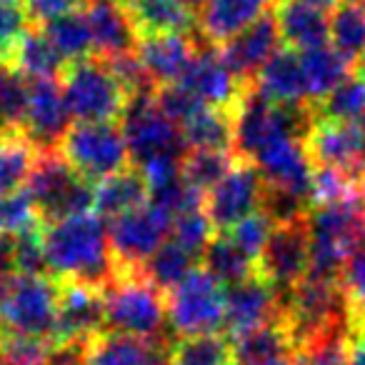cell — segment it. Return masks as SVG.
Wrapping results in <instances>:
<instances>
[{"instance_id": "cell-56", "label": "cell", "mask_w": 365, "mask_h": 365, "mask_svg": "<svg viewBox=\"0 0 365 365\" xmlns=\"http://www.w3.org/2000/svg\"><path fill=\"white\" fill-rule=\"evenodd\" d=\"M298 3H303V6H310V8H318V11H335V8L343 3V0H298Z\"/></svg>"}, {"instance_id": "cell-32", "label": "cell", "mask_w": 365, "mask_h": 365, "mask_svg": "<svg viewBox=\"0 0 365 365\" xmlns=\"http://www.w3.org/2000/svg\"><path fill=\"white\" fill-rule=\"evenodd\" d=\"M13 68L28 81H41V78H58L66 71V61L58 56L53 43L43 33V28L31 26V31L23 36L16 56H13Z\"/></svg>"}, {"instance_id": "cell-10", "label": "cell", "mask_w": 365, "mask_h": 365, "mask_svg": "<svg viewBox=\"0 0 365 365\" xmlns=\"http://www.w3.org/2000/svg\"><path fill=\"white\" fill-rule=\"evenodd\" d=\"M120 130L125 135L130 160L138 168L158 155H182L185 150L180 125L163 115L155 103V91L133 93L128 98L120 115Z\"/></svg>"}, {"instance_id": "cell-30", "label": "cell", "mask_w": 365, "mask_h": 365, "mask_svg": "<svg viewBox=\"0 0 365 365\" xmlns=\"http://www.w3.org/2000/svg\"><path fill=\"white\" fill-rule=\"evenodd\" d=\"M41 155V148L23 130H6L0 135V198L26 188Z\"/></svg>"}, {"instance_id": "cell-13", "label": "cell", "mask_w": 365, "mask_h": 365, "mask_svg": "<svg viewBox=\"0 0 365 365\" xmlns=\"http://www.w3.org/2000/svg\"><path fill=\"white\" fill-rule=\"evenodd\" d=\"M310 270V233L308 215L293 223L275 225L268 245L258 258V273L273 283L280 293L300 283Z\"/></svg>"}, {"instance_id": "cell-26", "label": "cell", "mask_w": 365, "mask_h": 365, "mask_svg": "<svg viewBox=\"0 0 365 365\" xmlns=\"http://www.w3.org/2000/svg\"><path fill=\"white\" fill-rule=\"evenodd\" d=\"M280 36L293 51H310V48L328 46L330 41V18L325 11L303 6L298 0H278L275 6Z\"/></svg>"}, {"instance_id": "cell-35", "label": "cell", "mask_w": 365, "mask_h": 365, "mask_svg": "<svg viewBox=\"0 0 365 365\" xmlns=\"http://www.w3.org/2000/svg\"><path fill=\"white\" fill-rule=\"evenodd\" d=\"M153 345L155 343L103 330L86 345V365H148Z\"/></svg>"}, {"instance_id": "cell-52", "label": "cell", "mask_w": 365, "mask_h": 365, "mask_svg": "<svg viewBox=\"0 0 365 365\" xmlns=\"http://www.w3.org/2000/svg\"><path fill=\"white\" fill-rule=\"evenodd\" d=\"M88 6V0H26V13L33 26H48L71 13H81Z\"/></svg>"}, {"instance_id": "cell-15", "label": "cell", "mask_w": 365, "mask_h": 365, "mask_svg": "<svg viewBox=\"0 0 365 365\" xmlns=\"http://www.w3.org/2000/svg\"><path fill=\"white\" fill-rule=\"evenodd\" d=\"M106 330V295L88 283H61L56 345H88Z\"/></svg>"}, {"instance_id": "cell-8", "label": "cell", "mask_w": 365, "mask_h": 365, "mask_svg": "<svg viewBox=\"0 0 365 365\" xmlns=\"http://www.w3.org/2000/svg\"><path fill=\"white\" fill-rule=\"evenodd\" d=\"M58 150L78 175L91 182L115 175L130 160L125 135L118 123H76L68 128Z\"/></svg>"}, {"instance_id": "cell-11", "label": "cell", "mask_w": 365, "mask_h": 365, "mask_svg": "<svg viewBox=\"0 0 365 365\" xmlns=\"http://www.w3.org/2000/svg\"><path fill=\"white\" fill-rule=\"evenodd\" d=\"M170 215L155 208L150 200L110 220L108 235H110L115 270H140L143 263L165 243V238L170 235Z\"/></svg>"}, {"instance_id": "cell-2", "label": "cell", "mask_w": 365, "mask_h": 365, "mask_svg": "<svg viewBox=\"0 0 365 365\" xmlns=\"http://www.w3.org/2000/svg\"><path fill=\"white\" fill-rule=\"evenodd\" d=\"M310 270L308 275L340 280L345 260L365 245V195L308 210Z\"/></svg>"}, {"instance_id": "cell-41", "label": "cell", "mask_w": 365, "mask_h": 365, "mask_svg": "<svg viewBox=\"0 0 365 365\" xmlns=\"http://www.w3.org/2000/svg\"><path fill=\"white\" fill-rule=\"evenodd\" d=\"M365 182L355 178L353 173H345L340 168L320 165L313 170V190H310V208L313 205L343 203V200L363 198Z\"/></svg>"}, {"instance_id": "cell-33", "label": "cell", "mask_w": 365, "mask_h": 365, "mask_svg": "<svg viewBox=\"0 0 365 365\" xmlns=\"http://www.w3.org/2000/svg\"><path fill=\"white\" fill-rule=\"evenodd\" d=\"M200 258H203V268L208 270L223 288L235 285V283H240V280L258 273L255 260L248 258L228 233H220V235L215 233V238L210 240L208 248L203 250Z\"/></svg>"}, {"instance_id": "cell-39", "label": "cell", "mask_w": 365, "mask_h": 365, "mask_svg": "<svg viewBox=\"0 0 365 365\" xmlns=\"http://www.w3.org/2000/svg\"><path fill=\"white\" fill-rule=\"evenodd\" d=\"M235 163L238 158L230 155V150H188L182 155V175L205 195L228 175Z\"/></svg>"}, {"instance_id": "cell-3", "label": "cell", "mask_w": 365, "mask_h": 365, "mask_svg": "<svg viewBox=\"0 0 365 365\" xmlns=\"http://www.w3.org/2000/svg\"><path fill=\"white\" fill-rule=\"evenodd\" d=\"M106 295V330L145 343H163L168 325L165 293L140 270H115V278L103 288Z\"/></svg>"}, {"instance_id": "cell-17", "label": "cell", "mask_w": 365, "mask_h": 365, "mask_svg": "<svg viewBox=\"0 0 365 365\" xmlns=\"http://www.w3.org/2000/svg\"><path fill=\"white\" fill-rule=\"evenodd\" d=\"M68 128H71V110L63 98L61 81L58 78L28 81V110L23 133L41 150H56Z\"/></svg>"}, {"instance_id": "cell-50", "label": "cell", "mask_w": 365, "mask_h": 365, "mask_svg": "<svg viewBox=\"0 0 365 365\" xmlns=\"http://www.w3.org/2000/svg\"><path fill=\"white\" fill-rule=\"evenodd\" d=\"M155 103L163 110V115L170 118L175 125H185L203 108L182 83H170V86L155 88Z\"/></svg>"}, {"instance_id": "cell-40", "label": "cell", "mask_w": 365, "mask_h": 365, "mask_svg": "<svg viewBox=\"0 0 365 365\" xmlns=\"http://www.w3.org/2000/svg\"><path fill=\"white\" fill-rule=\"evenodd\" d=\"M315 118L325 120H363L365 118V78L350 73L323 103L313 108Z\"/></svg>"}, {"instance_id": "cell-27", "label": "cell", "mask_w": 365, "mask_h": 365, "mask_svg": "<svg viewBox=\"0 0 365 365\" xmlns=\"http://www.w3.org/2000/svg\"><path fill=\"white\" fill-rule=\"evenodd\" d=\"M230 348H233L235 365H260L295 353V345L290 340V333L283 325V320H275V323L233 335Z\"/></svg>"}, {"instance_id": "cell-38", "label": "cell", "mask_w": 365, "mask_h": 365, "mask_svg": "<svg viewBox=\"0 0 365 365\" xmlns=\"http://www.w3.org/2000/svg\"><path fill=\"white\" fill-rule=\"evenodd\" d=\"M170 365H235L233 348L220 333L185 335L170 345Z\"/></svg>"}, {"instance_id": "cell-44", "label": "cell", "mask_w": 365, "mask_h": 365, "mask_svg": "<svg viewBox=\"0 0 365 365\" xmlns=\"http://www.w3.org/2000/svg\"><path fill=\"white\" fill-rule=\"evenodd\" d=\"M215 225L210 220V215L205 213V205L193 208L188 213H180L173 218L170 225V240L180 243L185 250L195 255H203V250L208 248V243L215 238Z\"/></svg>"}, {"instance_id": "cell-48", "label": "cell", "mask_w": 365, "mask_h": 365, "mask_svg": "<svg viewBox=\"0 0 365 365\" xmlns=\"http://www.w3.org/2000/svg\"><path fill=\"white\" fill-rule=\"evenodd\" d=\"M273 230H275V220L260 208V210H255L253 215L243 218L240 223H235L233 228L228 230V235L238 243V248L243 250L248 258H253L255 265H258V258L265 250V245H268Z\"/></svg>"}, {"instance_id": "cell-49", "label": "cell", "mask_w": 365, "mask_h": 365, "mask_svg": "<svg viewBox=\"0 0 365 365\" xmlns=\"http://www.w3.org/2000/svg\"><path fill=\"white\" fill-rule=\"evenodd\" d=\"M13 263L16 273L23 275H51L43 245V223L13 238Z\"/></svg>"}, {"instance_id": "cell-62", "label": "cell", "mask_w": 365, "mask_h": 365, "mask_svg": "<svg viewBox=\"0 0 365 365\" xmlns=\"http://www.w3.org/2000/svg\"><path fill=\"white\" fill-rule=\"evenodd\" d=\"M23 3H26V0H23Z\"/></svg>"}, {"instance_id": "cell-59", "label": "cell", "mask_w": 365, "mask_h": 365, "mask_svg": "<svg viewBox=\"0 0 365 365\" xmlns=\"http://www.w3.org/2000/svg\"><path fill=\"white\" fill-rule=\"evenodd\" d=\"M355 73H358V76H363V78H365V56L360 58L358 63H355Z\"/></svg>"}, {"instance_id": "cell-60", "label": "cell", "mask_w": 365, "mask_h": 365, "mask_svg": "<svg viewBox=\"0 0 365 365\" xmlns=\"http://www.w3.org/2000/svg\"><path fill=\"white\" fill-rule=\"evenodd\" d=\"M353 318H355V320H360V323L365 325V310H360V313H355V310H353Z\"/></svg>"}, {"instance_id": "cell-54", "label": "cell", "mask_w": 365, "mask_h": 365, "mask_svg": "<svg viewBox=\"0 0 365 365\" xmlns=\"http://www.w3.org/2000/svg\"><path fill=\"white\" fill-rule=\"evenodd\" d=\"M350 365H365V325L355 318L350 325Z\"/></svg>"}, {"instance_id": "cell-46", "label": "cell", "mask_w": 365, "mask_h": 365, "mask_svg": "<svg viewBox=\"0 0 365 365\" xmlns=\"http://www.w3.org/2000/svg\"><path fill=\"white\" fill-rule=\"evenodd\" d=\"M148 200H150L155 208L165 210L170 218H175V215H180V213L200 208V205L205 203V195L200 193L198 188H193V185L185 180V175H178V178H173V180L158 185V188H150V198Z\"/></svg>"}, {"instance_id": "cell-12", "label": "cell", "mask_w": 365, "mask_h": 365, "mask_svg": "<svg viewBox=\"0 0 365 365\" xmlns=\"http://www.w3.org/2000/svg\"><path fill=\"white\" fill-rule=\"evenodd\" d=\"M305 148L315 168H340L365 182V118L350 123L315 118L305 135Z\"/></svg>"}, {"instance_id": "cell-25", "label": "cell", "mask_w": 365, "mask_h": 365, "mask_svg": "<svg viewBox=\"0 0 365 365\" xmlns=\"http://www.w3.org/2000/svg\"><path fill=\"white\" fill-rule=\"evenodd\" d=\"M148 198H150V188L140 168H123L115 175L96 182L93 210L103 220H115L145 205Z\"/></svg>"}, {"instance_id": "cell-20", "label": "cell", "mask_w": 365, "mask_h": 365, "mask_svg": "<svg viewBox=\"0 0 365 365\" xmlns=\"http://www.w3.org/2000/svg\"><path fill=\"white\" fill-rule=\"evenodd\" d=\"M200 43L193 33H148L138 38L135 56L155 88L180 83Z\"/></svg>"}, {"instance_id": "cell-37", "label": "cell", "mask_w": 365, "mask_h": 365, "mask_svg": "<svg viewBox=\"0 0 365 365\" xmlns=\"http://www.w3.org/2000/svg\"><path fill=\"white\" fill-rule=\"evenodd\" d=\"M41 28L48 36V41L53 43V48L58 51V56L66 61V66L96 56V51H93V33L91 26H88L86 13H71V16H63Z\"/></svg>"}, {"instance_id": "cell-1", "label": "cell", "mask_w": 365, "mask_h": 365, "mask_svg": "<svg viewBox=\"0 0 365 365\" xmlns=\"http://www.w3.org/2000/svg\"><path fill=\"white\" fill-rule=\"evenodd\" d=\"M48 273L61 283H88L106 288L115 278L110 235L106 220L96 213L43 223Z\"/></svg>"}, {"instance_id": "cell-53", "label": "cell", "mask_w": 365, "mask_h": 365, "mask_svg": "<svg viewBox=\"0 0 365 365\" xmlns=\"http://www.w3.org/2000/svg\"><path fill=\"white\" fill-rule=\"evenodd\" d=\"M13 275H16V263H13V238L0 235V298L6 295Z\"/></svg>"}, {"instance_id": "cell-16", "label": "cell", "mask_w": 365, "mask_h": 365, "mask_svg": "<svg viewBox=\"0 0 365 365\" xmlns=\"http://www.w3.org/2000/svg\"><path fill=\"white\" fill-rule=\"evenodd\" d=\"M280 315H283V293L260 273L225 288V330L230 335L275 323Z\"/></svg>"}, {"instance_id": "cell-57", "label": "cell", "mask_w": 365, "mask_h": 365, "mask_svg": "<svg viewBox=\"0 0 365 365\" xmlns=\"http://www.w3.org/2000/svg\"><path fill=\"white\" fill-rule=\"evenodd\" d=\"M180 6H185L188 11H193V13H200V8L205 6V0H178Z\"/></svg>"}, {"instance_id": "cell-18", "label": "cell", "mask_w": 365, "mask_h": 365, "mask_svg": "<svg viewBox=\"0 0 365 365\" xmlns=\"http://www.w3.org/2000/svg\"><path fill=\"white\" fill-rule=\"evenodd\" d=\"M180 83L203 108H220V110H233L245 91V83H240V78L230 71L213 43L205 48L198 46V53Z\"/></svg>"}, {"instance_id": "cell-4", "label": "cell", "mask_w": 365, "mask_h": 365, "mask_svg": "<svg viewBox=\"0 0 365 365\" xmlns=\"http://www.w3.org/2000/svg\"><path fill=\"white\" fill-rule=\"evenodd\" d=\"M283 325L288 328L295 350L308 340L353 323V308L335 278L305 275L295 288L283 293Z\"/></svg>"}, {"instance_id": "cell-22", "label": "cell", "mask_w": 365, "mask_h": 365, "mask_svg": "<svg viewBox=\"0 0 365 365\" xmlns=\"http://www.w3.org/2000/svg\"><path fill=\"white\" fill-rule=\"evenodd\" d=\"M86 18L93 33V51L103 61H113L118 56L133 53L138 46V28L120 0H88Z\"/></svg>"}, {"instance_id": "cell-42", "label": "cell", "mask_w": 365, "mask_h": 365, "mask_svg": "<svg viewBox=\"0 0 365 365\" xmlns=\"http://www.w3.org/2000/svg\"><path fill=\"white\" fill-rule=\"evenodd\" d=\"M353 325V323H350ZM350 325L320 333L295 350L298 365H350Z\"/></svg>"}, {"instance_id": "cell-19", "label": "cell", "mask_w": 365, "mask_h": 365, "mask_svg": "<svg viewBox=\"0 0 365 365\" xmlns=\"http://www.w3.org/2000/svg\"><path fill=\"white\" fill-rule=\"evenodd\" d=\"M253 165L260 170L268 188L285 190V193L298 195L310 203L315 165L310 160L303 138H283V140L273 143L255 158Z\"/></svg>"}, {"instance_id": "cell-21", "label": "cell", "mask_w": 365, "mask_h": 365, "mask_svg": "<svg viewBox=\"0 0 365 365\" xmlns=\"http://www.w3.org/2000/svg\"><path fill=\"white\" fill-rule=\"evenodd\" d=\"M280 26L275 13H265L263 18L248 26L245 31H240L238 36H233L230 41H225L220 46V56L228 63V68L240 78V83L250 86L255 81L263 66L280 51Z\"/></svg>"}, {"instance_id": "cell-9", "label": "cell", "mask_w": 365, "mask_h": 365, "mask_svg": "<svg viewBox=\"0 0 365 365\" xmlns=\"http://www.w3.org/2000/svg\"><path fill=\"white\" fill-rule=\"evenodd\" d=\"M168 325L178 338L220 333L225 328V288L205 268H195L165 293Z\"/></svg>"}, {"instance_id": "cell-58", "label": "cell", "mask_w": 365, "mask_h": 365, "mask_svg": "<svg viewBox=\"0 0 365 365\" xmlns=\"http://www.w3.org/2000/svg\"><path fill=\"white\" fill-rule=\"evenodd\" d=\"M260 365H298V363H295V353H293V355H285V358H278V360H268V363H260Z\"/></svg>"}, {"instance_id": "cell-61", "label": "cell", "mask_w": 365, "mask_h": 365, "mask_svg": "<svg viewBox=\"0 0 365 365\" xmlns=\"http://www.w3.org/2000/svg\"><path fill=\"white\" fill-rule=\"evenodd\" d=\"M6 130H8V128L3 125V123H0V135H3V133H6Z\"/></svg>"}, {"instance_id": "cell-34", "label": "cell", "mask_w": 365, "mask_h": 365, "mask_svg": "<svg viewBox=\"0 0 365 365\" xmlns=\"http://www.w3.org/2000/svg\"><path fill=\"white\" fill-rule=\"evenodd\" d=\"M330 46L350 63L365 56V0H343L330 16Z\"/></svg>"}, {"instance_id": "cell-23", "label": "cell", "mask_w": 365, "mask_h": 365, "mask_svg": "<svg viewBox=\"0 0 365 365\" xmlns=\"http://www.w3.org/2000/svg\"><path fill=\"white\" fill-rule=\"evenodd\" d=\"M273 6H278V0H205V6L200 8L198 26L205 41L213 46H223L225 41L270 13Z\"/></svg>"}, {"instance_id": "cell-55", "label": "cell", "mask_w": 365, "mask_h": 365, "mask_svg": "<svg viewBox=\"0 0 365 365\" xmlns=\"http://www.w3.org/2000/svg\"><path fill=\"white\" fill-rule=\"evenodd\" d=\"M148 365H170V345L168 343H155L153 345V355Z\"/></svg>"}, {"instance_id": "cell-29", "label": "cell", "mask_w": 365, "mask_h": 365, "mask_svg": "<svg viewBox=\"0 0 365 365\" xmlns=\"http://www.w3.org/2000/svg\"><path fill=\"white\" fill-rule=\"evenodd\" d=\"M140 36L148 33H193V11L178 0H120Z\"/></svg>"}, {"instance_id": "cell-51", "label": "cell", "mask_w": 365, "mask_h": 365, "mask_svg": "<svg viewBox=\"0 0 365 365\" xmlns=\"http://www.w3.org/2000/svg\"><path fill=\"white\" fill-rule=\"evenodd\" d=\"M340 285L355 313L365 310V245L358 248L340 270Z\"/></svg>"}, {"instance_id": "cell-43", "label": "cell", "mask_w": 365, "mask_h": 365, "mask_svg": "<svg viewBox=\"0 0 365 365\" xmlns=\"http://www.w3.org/2000/svg\"><path fill=\"white\" fill-rule=\"evenodd\" d=\"M28 110V78L8 63H0V123L8 130H23Z\"/></svg>"}, {"instance_id": "cell-6", "label": "cell", "mask_w": 365, "mask_h": 365, "mask_svg": "<svg viewBox=\"0 0 365 365\" xmlns=\"http://www.w3.org/2000/svg\"><path fill=\"white\" fill-rule=\"evenodd\" d=\"M26 188L43 223H56L71 215L91 213L93 198H96V185L78 175L58 148L41 150Z\"/></svg>"}, {"instance_id": "cell-28", "label": "cell", "mask_w": 365, "mask_h": 365, "mask_svg": "<svg viewBox=\"0 0 365 365\" xmlns=\"http://www.w3.org/2000/svg\"><path fill=\"white\" fill-rule=\"evenodd\" d=\"M300 63H303L305 91H308L310 108L323 103L350 76V63L333 46L300 51Z\"/></svg>"}, {"instance_id": "cell-5", "label": "cell", "mask_w": 365, "mask_h": 365, "mask_svg": "<svg viewBox=\"0 0 365 365\" xmlns=\"http://www.w3.org/2000/svg\"><path fill=\"white\" fill-rule=\"evenodd\" d=\"M61 86L71 118L78 123H120L130 98L110 63L98 56L68 63Z\"/></svg>"}, {"instance_id": "cell-24", "label": "cell", "mask_w": 365, "mask_h": 365, "mask_svg": "<svg viewBox=\"0 0 365 365\" xmlns=\"http://www.w3.org/2000/svg\"><path fill=\"white\" fill-rule=\"evenodd\" d=\"M250 86L278 106H310L300 53L293 48L275 53Z\"/></svg>"}, {"instance_id": "cell-45", "label": "cell", "mask_w": 365, "mask_h": 365, "mask_svg": "<svg viewBox=\"0 0 365 365\" xmlns=\"http://www.w3.org/2000/svg\"><path fill=\"white\" fill-rule=\"evenodd\" d=\"M41 223L43 220L38 215V208L28 188H21L6 198H0V235L16 238V235L26 233Z\"/></svg>"}, {"instance_id": "cell-47", "label": "cell", "mask_w": 365, "mask_h": 365, "mask_svg": "<svg viewBox=\"0 0 365 365\" xmlns=\"http://www.w3.org/2000/svg\"><path fill=\"white\" fill-rule=\"evenodd\" d=\"M31 18L23 0H0V63H13L23 36L31 31Z\"/></svg>"}, {"instance_id": "cell-36", "label": "cell", "mask_w": 365, "mask_h": 365, "mask_svg": "<svg viewBox=\"0 0 365 365\" xmlns=\"http://www.w3.org/2000/svg\"><path fill=\"white\" fill-rule=\"evenodd\" d=\"M195 258L198 255L185 250L175 240H165L150 258L143 263L140 273L150 280L163 293H170L175 285H180L195 270Z\"/></svg>"}, {"instance_id": "cell-14", "label": "cell", "mask_w": 365, "mask_h": 365, "mask_svg": "<svg viewBox=\"0 0 365 365\" xmlns=\"http://www.w3.org/2000/svg\"><path fill=\"white\" fill-rule=\"evenodd\" d=\"M265 180L253 163L238 160L213 190L205 193V213L218 230H230L235 223L263 208Z\"/></svg>"}, {"instance_id": "cell-31", "label": "cell", "mask_w": 365, "mask_h": 365, "mask_svg": "<svg viewBox=\"0 0 365 365\" xmlns=\"http://www.w3.org/2000/svg\"><path fill=\"white\" fill-rule=\"evenodd\" d=\"M180 133L185 150H233V110L200 108Z\"/></svg>"}, {"instance_id": "cell-7", "label": "cell", "mask_w": 365, "mask_h": 365, "mask_svg": "<svg viewBox=\"0 0 365 365\" xmlns=\"http://www.w3.org/2000/svg\"><path fill=\"white\" fill-rule=\"evenodd\" d=\"M61 280L53 275L16 273L0 298V330L56 343Z\"/></svg>"}]
</instances>
